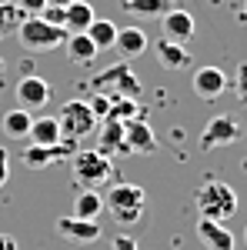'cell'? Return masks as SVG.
Returning <instances> with one entry per match:
<instances>
[{
    "mask_svg": "<svg viewBox=\"0 0 247 250\" xmlns=\"http://www.w3.org/2000/svg\"><path fill=\"white\" fill-rule=\"evenodd\" d=\"M241 120L230 114H221V117H210L207 127L201 130V150H217V147H230L241 140Z\"/></svg>",
    "mask_w": 247,
    "mask_h": 250,
    "instance_id": "cell-7",
    "label": "cell"
},
{
    "mask_svg": "<svg viewBox=\"0 0 247 250\" xmlns=\"http://www.w3.org/2000/svg\"><path fill=\"white\" fill-rule=\"evenodd\" d=\"M20 10H23V17H37L40 10L47 7V0H14Z\"/></svg>",
    "mask_w": 247,
    "mask_h": 250,
    "instance_id": "cell-28",
    "label": "cell"
},
{
    "mask_svg": "<svg viewBox=\"0 0 247 250\" xmlns=\"http://www.w3.org/2000/svg\"><path fill=\"white\" fill-rule=\"evenodd\" d=\"M60 47H67V60H70V63H80V67H84V63H94V57L100 54L87 34H67Z\"/></svg>",
    "mask_w": 247,
    "mask_h": 250,
    "instance_id": "cell-19",
    "label": "cell"
},
{
    "mask_svg": "<svg viewBox=\"0 0 247 250\" xmlns=\"http://www.w3.org/2000/svg\"><path fill=\"white\" fill-rule=\"evenodd\" d=\"M160 30H164V40H174V43H187L194 37V30H197V23L190 17L187 10H180V7H167L164 14H160Z\"/></svg>",
    "mask_w": 247,
    "mask_h": 250,
    "instance_id": "cell-10",
    "label": "cell"
},
{
    "mask_svg": "<svg viewBox=\"0 0 247 250\" xmlns=\"http://www.w3.org/2000/svg\"><path fill=\"white\" fill-rule=\"evenodd\" d=\"M94 7L90 3H84V0H74V3H67L64 7V30L67 34H84L90 23H94Z\"/></svg>",
    "mask_w": 247,
    "mask_h": 250,
    "instance_id": "cell-18",
    "label": "cell"
},
{
    "mask_svg": "<svg viewBox=\"0 0 247 250\" xmlns=\"http://www.w3.org/2000/svg\"><path fill=\"white\" fill-rule=\"evenodd\" d=\"M50 7H67V3H74V0H47Z\"/></svg>",
    "mask_w": 247,
    "mask_h": 250,
    "instance_id": "cell-32",
    "label": "cell"
},
{
    "mask_svg": "<svg viewBox=\"0 0 247 250\" xmlns=\"http://www.w3.org/2000/svg\"><path fill=\"white\" fill-rule=\"evenodd\" d=\"M70 164H74V177L87 187V190L104 187V184L114 177L111 157L97 154V150H74V154H70Z\"/></svg>",
    "mask_w": 247,
    "mask_h": 250,
    "instance_id": "cell-5",
    "label": "cell"
},
{
    "mask_svg": "<svg viewBox=\"0 0 247 250\" xmlns=\"http://www.w3.org/2000/svg\"><path fill=\"white\" fill-rule=\"evenodd\" d=\"M197 240L207 250H234V233L227 230V224H217L207 217L197 220Z\"/></svg>",
    "mask_w": 247,
    "mask_h": 250,
    "instance_id": "cell-15",
    "label": "cell"
},
{
    "mask_svg": "<svg viewBox=\"0 0 247 250\" xmlns=\"http://www.w3.org/2000/svg\"><path fill=\"white\" fill-rule=\"evenodd\" d=\"M100 210H104V197L97 190H80L74 197V210H70V217H80V220H97L100 217Z\"/></svg>",
    "mask_w": 247,
    "mask_h": 250,
    "instance_id": "cell-21",
    "label": "cell"
},
{
    "mask_svg": "<svg viewBox=\"0 0 247 250\" xmlns=\"http://www.w3.org/2000/svg\"><path fill=\"white\" fill-rule=\"evenodd\" d=\"M87 37L94 40L97 50H114V40H117V23L114 20H104V17H94V23L84 30Z\"/></svg>",
    "mask_w": 247,
    "mask_h": 250,
    "instance_id": "cell-23",
    "label": "cell"
},
{
    "mask_svg": "<svg viewBox=\"0 0 247 250\" xmlns=\"http://www.w3.org/2000/svg\"><path fill=\"white\" fill-rule=\"evenodd\" d=\"M154 57H157V63L164 67V70H184V67H190V50L184 47V43H174V40H157L154 43Z\"/></svg>",
    "mask_w": 247,
    "mask_h": 250,
    "instance_id": "cell-16",
    "label": "cell"
},
{
    "mask_svg": "<svg viewBox=\"0 0 247 250\" xmlns=\"http://www.w3.org/2000/svg\"><path fill=\"white\" fill-rule=\"evenodd\" d=\"M17 100L23 110H37V107H44L50 100V83L44 77H37V74H23L17 80Z\"/></svg>",
    "mask_w": 247,
    "mask_h": 250,
    "instance_id": "cell-11",
    "label": "cell"
},
{
    "mask_svg": "<svg viewBox=\"0 0 247 250\" xmlns=\"http://www.w3.org/2000/svg\"><path fill=\"white\" fill-rule=\"evenodd\" d=\"M167 3H174V0H167Z\"/></svg>",
    "mask_w": 247,
    "mask_h": 250,
    "instance_id": "cell-36",
    "label": "cell"
},
{
    "mask_svg": "<svg viewBox=\"0 0 247 250\" xmlns=\"http://www.w3.org/2000/svg\"><path fill=\"white\" fill-rule=\"evenodd\" d=\"M104 210L111 213L120 227H137V224L144 220V213H147V190L137 187V184L120 180V184H114V187L107 190Z\"/></svg>",
    "mask_w": 247,
    "mask_h": 250,
    "instance_id": "cell-1",
    "label": "cell"
},
{
    "mask_svg": "<svg viewBox=\"0 0 247 250\" xmlns=\"http://www.w3.org/2000/svg\"><path fill=\"white\" fill-rule=\"evenodd\" d=\"M30 124H34L30 110L14 107V110H7V114H3V120H0V130H3V137H10V140H23V137L30 134Z\"/></svg>",
    "mask_w": 247,
    "mask_h": 250,
    "instance_id": "cell-20",
    "label": "cell"
},
{
    "mask_svg": "<svg viewBox=\"0 0 247 250\" xmlns=\"http://www.w3.org/2000/svg\"><path fill=\"white\" fill-rule=\"evenodd\" d=\"M131 117H144V110H140V104L134 100V97H111V110H107V117L104 120H131Z\"/></svg>",
    "mask_w": 247,
    "mask_h": 250,
    "instance_id": "cell-25",
    "label": "cell"
},
{
    "mask_svg": "<svg viewBox=\"0 0 247 250\" xmlns=\"http://www.w3.org/2000/svg\"><path fill=\"white\" fill-rule=\"evenodd\" d=\"M124 147H127V154H137V157L157 154V137H154V127L147 124V117L124 120Z\"/></svg>",
    "mask_w": 247,
    "mask_h": 250,
    "instance_id": "cell-9",
    "label": "cell"
},
{
    "mask_svg": "<svg viewBox=\"0 0 247 250\" xmlns=\"http://www.w3.org/2000/svg\"><path fill=\"white\" fill-rule=\"evenodd\" d=\"M67 37V30H60L54 23H47L44 17H23L17 27V40L27 54H47V50H57Z\"/></svg>",
    "mask_w": 247,
    "mask_h": 250,
    "instance_id": "cell-3",
    "label": "cell"
},
{
    "mask_svg": "<svg viewBox=\"0 0 247 250\" xmlns=\"http://www.w3.org/2000/svg\"><path fill=\"white\" fill-rule=\"evenodd\" d=\"M111 250H137V240H134V237H127V233H117L114 244H111Z\"/></svg>",
    "mask_w": 247,
    "mask_h": 250,
    "instance_id": "cell-29",
    "label": "cell"
},
{
    "mask_svg": "<svg viewBox=\"0 0 247 250\" xmlns=\"http://www.w3.org/2000/svg\"><path fill=\"white\" fill-rule=\"evenodd\" d=\"M194 200H197L201 217L217 220V224H227L230 217L237 213V193H234V187L224 184V180H210V184H204L201 190L194 193Z\"/></svg>",
    "mask_w": 247,
    "mask_h": 250,
    "instance_id": "cell-2",
    "label": "cell"
},
{
    "mask_svg": "<svg viewBox=\"0 0 247 250\" xmlns=\"http://www.w3.org/2000/svg\"><path fill=\"white\" fill-rule=\"evenodd\" d=\"M0 250H17V240L10 233H0Z\"/></svg>",
    "mask_w": 247,
    "mask_h": 250,
    "instance_id": "cell-31",
    "label": "cell"
},
{
    "mask_svg": "<svg viewBox=\"0 0 247 250\" xmlns=\"http://www.w3.org/2000/svg\"><path fill=\"white\" fill-rule=\"evenodd\" d=\"M27 137H30L34 144H40V147H50V144H60V140H64V137H60L57 117H40V120H34Z\"/></svg>",
    "mask_w": 247,
    "mask_h": 250,
    "instance_id": "cell-22",
    "label": "cell"
},
{
    "mask_svg": "<svg viewBox=\"0 0 247 250\" xmlns=\"http://www.w3.org/2000/svg\"><path fill=\"white\" fill-rule=\"evenodd\" d=\"M20 20H23V10H20L14 0H3V3H0V40L14 37L17 27H20Z\"/></svg>",
    "mask_w": 247,
    "mask_h": 250,
    "instance_id": "cell-24",
    "label": "cell"
},
{
    "mask_svg": "<svg viewBox=\"0 0 247 250\" xmlns=\"http://www.w3.org/2000/svg\"><path fill=\"white\" fill-rule=\"evenodd\" d=\"M97 154H104V157L127 154V147H124V124L120 120H100L97 124Z\"/></svg>",
    "mask_w": 247,
    "mask_h": 250,
    "instance_id": "cell-14",
    "label": "cell"
},
{
    "mask_svg": "<svg viewBox=\"0 0 247 250\" xmlns=\"http://www.w3.org/2000/svg\"><path fill=\"white\" fill-rule=\"evenodd\" d=\"M227 87V74L221 67H197L194 70V94L201 100H217Z\"/></svg>",
    "mask_w": 247,
    "mask_h": 250,
    "instance_id": "cell-12",
    "label": "cell"
},
{
    "mask_svg": "<svg viewBox=\"0 0 247 250\" xmlns=\"http://www.w3.org/2000/svg\"><path fill=\"white\" fill-rule=\"evenodd\" d=\"M234 90H237V100L247 104V63H241L237 74H234Z\"/></svg>",
    "mask_w": 247,
    "mask_h": 250,
    "instance_id": "cell-27",
    "label": "cell"
},
{
    "mask_svg": "<svg viewBox=\"0 0 247 250\" xmlns=\"http://www.w3.org/2000/svg\"><path fill=\"white\" fill-rule=\"evenodd\" d=\"M244 244H247V230H244Z\"/></svg>",
    "mask_w": 247,
    "mask_h": 250,
    "instance_id": "cell-35",
    "label": "cell"
},
{
    "mask_svg": "<svg viewBox=\"0 0 247 250\" xmlns=\"http://www.w3.org/2000/svg\"><path fill=\"white\" fill-rule=\"evenodd\" d=\"M90 87H94V94H104V97H140V80H137V74L131 70L127 60L111 63L100 74H94Z\"/></svg>",
    "mask_w": 247,
    "mask_h": 250,
    "instance_id": "cell-4",
    "label": "cell"
},
{
    "mask_svg": "<svg viewBox=\"0 0 247 250\" xmlns=\"http://www.w3.org/2000/svg\"><path fill=\"white\" fill-rule=\"evenodd\" d=\"M0 74H3V57H0Z\"/></svg>",
    "mask_w": 247,
    "mask_h": 250,
    "instance_id": "cell-33",
    "label": "cell"
},
{
    "mask_svg": "<svg viewBox=\"0 0 247 250\" xmlns=\"http://www.w3.org/2000/svg\"><path fill=\"white\" fill-rule=\"evenodd\" d=\"M167 7V0H124V14L131 17H160Z\"/></svg>",
    "mask_w": 247,
    "mask_h": 250,
    "instance_id": "cell-26",
    "label": "cell"
},
{
    "mask_svg": "<svg viewBox=\"0 0 247 250\" xmlns=\"http://www.w3.org/2000/svg\"><path fill=\"white\" fill-rule=\"evenodd\" d=\"M0 3H3V0H0Z\"/></svg>",
    "mask_w": 247,
    "mask_h": 250,
    "instance_id": "cell-37",
    "label": "cell"
},
{
    "mask_svg": "<svg viewBox=\"0 0 247 250\" xmlns=\"http://www.w3.org/2000/svg\"><path fill=\"white\" fill-rule=\"evenodd\" d=\"M7 170H10V154L0 147V190H3V184H7Z\"/></svg>",
    "mask_w": 247,
    "mask_h": 250,
    "instance_id": "cell-30",
    "label": "cell"
},
{
    "mask_svg": "<svg viewBox=\"0 0 247 250\" xmlns=\"http://www.w3.org/2000/svg\"><path fill=\"white\" fill-rule=\"evenodd\" d=\"M244 17H247V3H244Z\"/></svg>",
    "mask_w": 247,
    "mask_h": 250,
    "instance_id": "cell-34",
    "label": "cell"
},
{
    "mask_svg": "<svg viewBox=\"0 0 247 250\" xmlns=\"http://www.w3.org/2000/svg\"><path fill=\"white\" fill-rule=\"evenodd\" d=\"M54 227H57V233L64 237V240H74V244H97V237H100V227H97V220L60 217Z\"/></svg>",
    "mask_w": 247,
    "mask_h": 250,
    "instance_id": "cell-13",
    "label": "cell"
},
{
    "mask_svg": "<svg viewBox=\"0 0 247 250\" xmlns=\"http://www.w3.org/2000/svg\"><path fill=\"white\" fill-rule=\"evenodd\" d=\"M147 47H151V40H147V34L140 27H120L117 30L114 50H120L124 60H134V57H140V54H147Z\"/></svg>",
    "mask_w": 247,
    "mask_h": 250,
    "instance_id": "cell-17",
    "label": "cell"
},
{
    "mask_svg": "<svg viewBox=\"0 0 247 250\" xmlns=\"http://www.w3.org/2000/svg\"><path fill=\"white\" fill-rule=\"evenodd\" d=\"M77 150V140H60V144H50V147H40V144H30L23 154H20V164L27 170H44L50 164H60Z\"/></svg>",
    "mask_w": 247,
    "mask_h": 250,
    "instance_id": "cell-8",
    "label": "cell"
},
{
    "mask_svg": "<svg viewBox=\"0 0 247 250\" xmlns=\"http://www.w3.org/2000/svg\"><path fill=\"white\" fill-rule=\"evenodd\" d=\"M57 124H60V137H64V140H84L87 134L97 130L100 120H97L94 110L87 107V100H67V104L60 107Z\"/></svg>",
    "mask_w": 247,
    "mask_h": 250,
    "instance_id": "cell-6",
    "label": "cell"
}]
</instances>
